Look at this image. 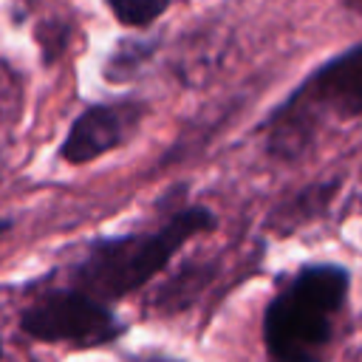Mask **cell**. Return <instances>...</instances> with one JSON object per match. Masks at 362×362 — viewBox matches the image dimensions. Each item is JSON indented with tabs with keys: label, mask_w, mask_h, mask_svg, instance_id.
I'll return each mask as SVG.
<instances>
[{
	"label": "cell",
	"mask_w": 362,
	"mask_h": 362,
	"mask_svg": "<svg viewBox=\"0 0 362 362\" xmlns=\"http://www.w3.org/2000/svg\"><path fill=\"white\" fill-rule=\"evenodd\" d=\"M348 288L351 274L339 263L297 269L263 311L266 362H322Z\"/></svg>",
	"instance_id": "1"
},
{
	"label": "cell",
	"mask_w": 362,
	"mask_h": 362,
	"mask_svg": "<svg viewBox=\"0 0 362 362\" xmlns=\"http://www.w3.org/2000/svg\"><path fill=\"white\" fill-rule=\"evenodd\" d=\"M215 223L218 218L206 206H187L153 232L96 238L74 269V288L107 305L147 286L189 238L215 229Z\"/></svg>",
	"instance_id": "2"
},
{
	"label": "cell",
	"mask_w": 362,
	"mask_h": 362,
	"mask_svg": "<svg viewBox=\"0 0 362 362\" xmlns=\"http://www.w3.org/2000/svg\"><path fill=\"white\" fill-rule=\"evenodd\" d=\"M362 116V42L320 65L266 122V147L280 161H294L311 144L320 122Z\"/></svg>",
	"instance_id": "3"
},
{
	"label": "cell",
	"mask_w": 362,
	"mask_h": 362,
	"mask_svg": "<svg viewBox=\"0 0 362 362\" xmlns=\"http://www.w3.org/2000/svg\"><path fill=\"white\" fill-rule=\"evenodd\" d=\"M20 331L37 342H65L76 348H96L124 334L122 320L99 300L79 288H54L25 305Z\"/></svg>",
	"instance_id": "4"
},
{
	"label": "cell",
	"mask_w": 362,
	"mask_h": 362,
	"mask_svg": "<svg viewBox=\"0 0 362 362\" xmlns=\"http://www.w3.org/2000/svg\"><path fill=\"white\" fill-rule=\"evenodd\" d=\"M147 105L141 99H116V102H93L88 105L68 136L62 139L59 158L68 164H90L99 156L122 147L139 127Z\"/></svg>",
	"instance_id": "5"
},
{
	"label": "cell",
	"mask_w": 362,
	"mask_h": 362,
	"mask_svg": "<svg viewBox=\"0 0 362 362\" xmlns=\"http://www.w3.org/2000/svg\"><path fill=\"white\" fill-rule=\"evenodd\" d=\"M331 198H334V184H314V187L303 189L300 195H294L280 209H274L272 212V223H277L286 232L297 229L303 221H311L314 215H320Z\"/></svg>",
	"instance_id": "6"
},
{
	"label": "cell",
	"mask_w": 362,
	"mask_h": 362,
	"mask_svg": "<svg viewBox=\"0 0 362 362\" xmlns=\"http://www.w3.org/2000/svg\"><path fill=\"white\" fill-rule=\"evenodd\" d=\"M153 51H156L153 40H122L105 62V76L110 82H127L130 76H136L144 68V62L153 57Z\"/></svg>",
	"instance_id": "7"
},
{
	"label": "cell",
	"mask_w": 362,
	"mask_h": 362,
	"mask_svg": "<svg viewBox=\"0 0 362 362\" xmlns=\"http://www.w3.org/2000/svg\"><path fill=\"white\" fill-rule=\"evenodd\" d=\"M113 17L127 28H147L156 23L173 0H105Z\"/></svg>",
	"instance_id": "8"
},
{
	"label": "cell",
	"mask_w": 362,
	"mask_h": 362,
	"mask_svg": "<svg viewBox=\"0 0 362 362\" xmlns=\"http://www.w3.org/2000/svg\"><path fill=\"white\" fill-rule=\"evenodd\" d=\"M192 280L201 286V283H206V274H198V266H192ZM181 286H187V280H184V277H175L173 286L164 288V294H170V291H175V288H181Z\"/></svg>",
	"instance_id": "9"
},
{
	"label": "cell",
	"mask_w": 362,
	"mask_h": 362,
	"mask_svg": "<svg viewBox=\"0 0 362 362\" xmlns=\"http://www.w3.org/2000/svg\"><path fill=\"white\" fill-rule=\"evenodd\" d=\"M8 229H11V221L8 218H0V235H6Z\"/></svg>",
	"instance_id": "10"
},
{
	"label": "cell",
	"mask_w": 362,
	"mask_h": 362,
	"mask_svg": "<svg viewBox=\"0 0 362 362\" xmlns=\"http://www.w3.org/2000/svg\"><path fill=\"white\" fill-rule=\"evenodd\" d=\"M0 356H3V339H0Z\"/></svg>",
	"instance_id": "11"
},
{
	"label": "cell",
	"mask_w": 362,
	"mask_h": 362,
	"mask_svg": "<svg viewBox=\"0 0 362 362\" xmlns=\"http://www.w3.org/2000/svg\"><path fill=\"white\" fill-rule=\"evenodd\" d=\"M354 3H356V6H362V0H354Z\"/></svg>",
	"instance_id": "12"
}]
</instances>
